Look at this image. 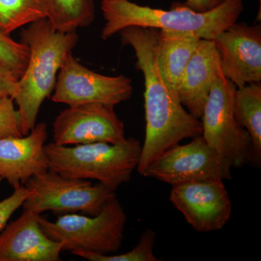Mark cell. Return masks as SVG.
<instances>
[{"mask_svg": "<svg viewBox=\"0 0 261 261\" xmlns=\"http://www.w3.org/2000/svg\"><path fill=\"white\" fill-rule=\"evenodd\" d=\"M235 118L247 130L252 140L253 163L261 162V84L255 82L237 88L234 96Z\"/></svg>", "mask_w": 261, "mask_h": 261, "instance_id": "cell-17", "label": "cell"}, {"mask_svg": "<svg viewBox=\"0 0 261 261\" xmlns=\"http://www.w3.org/2000/svg\"><path fill=\"white\" fill-rule=\"evenodd\" d=\"M236 90V86L221 73L213 84L200 120L207 143L232 168H240L253 163V152L250 135L235 118Z\"/></svg>", "mask_w": 261, "mask_h": 261, "instance_id": "cell-7", "label": "cell"}, {"mask_svg": "<svg viewBox=\"0 0 261 261\" xmlns=\"http://www.w3.org/2000/svg\"><path fill=\"white\" fill-rule=\"evenodd\" d=\"M49 170L67 178L97 180L116 191L128 183L140 163V141L126 138L117 144L96 142L73 147L44 146Z\"/></svg>", "mask_w": 261, "mask_h": 261, "instance_id": "cell-4", "label": "cell"}, {"mask_svg": "<svg viewBox=\"0 0 261 261\" xmlns=\"http://www.w3.org/2000/svg\"><path fill=\"white\" fill-rule=\"evenodd\" d=\"M47 18L59 32L88 27L95 17L93 0H47Z\"/></svg>", "mask_w": 261, "mask_h": 261, "instance_id": "cell-18", "label": "cell"}, {"mask_svg": "<svg viewBox=\"0 0 261 261\" xmlns=\"http://www.w3.org/2000/svg\"><path fill=\"white\" fill-rule=\"evenodd\" d=\"M29 59L27 44L13 40L0 29V61L11 67L20 77L23 75Z\"/></svg>", "mask_w": 261, "mask_h": 261, "instance_id": "cell-21", "label": "cell"}, {"mask_svg": "<svg viewBox=\"0 0 261 261\" xmlns=\"http://www.w3.org/2000/svg\"><path fill=\"white\" fill-rule=\"evenodd\" d=\"M21 121L13 97H0V139L23 137Z\"/></svg>", "mask_w": 261, "mask_h": 261, "instance_id": "cell-22", "label": "cell"}, {"mask_svg": "<svg viewBox=\"0 0 261 261\" xmlns=\"http://www.w3.org/2000/svg\"><path fill=\"white\" fill-rule=\"evenodd\" d=\"M47 138V125L39 123L28 135L0 139V180H7L15 190L49 171L44 149Z\"/></svg>", "mask_w": 261, "mask_h": 261, "instance_id": "cell-13", "label": "cell"}, {"mask_svg": "<svg viewBox=\"0 0 261 261\" xmlns=\"http://www.w3.org/2000/svg\"><path fill=\"white\" fill-rule=\"evenodd\" d=\"M155 240V232L153 230L149 228L141 235L138 244L126 253L104 255L78 250L72 252L71 254L89 261H157L159 259L154 254Z\"/></svg>", "mask_w": 261, "mask_h": 261, "instance_id": "cell-20", "label": "cell"}, {"mask_svg": "<svg viewBox=\"0 0 261 261\" xmlns=\"http://www.w3.org/2000/svg\"><path fill=\"white\" fill-rule=\"evenodd\" d=\"M30 195V190L21 186L15 189L14 192L8 198L0 201V231L4 228L8 220L22 205Z\"/></svg>", "mask_w": 261, "mask_h": 261, "instance_id": "cell-23", "label": "cell"}, {"mask_svg": "<svg viewBox=\"0 0 261 261\" xmlns=\"http://www.w3.org/2000/svg\"><path fill=\"white\" fill-rule=\"evenodd\" d=\"M221 70L237 88L260 82L261 25L235 23L214 39Z\"/></svg>", "mask_w": 261, "mask_h": 261, "instance_id": "cell-12", "label": "cell"}, {"mask_svg": "<svg viewBox=\"0 0 261 261\" xmlns=\"http://www.w3.org/2000/svg\"><path fill=\"white\" fill-rule=\"evenodd\" d=\"M223 0H187L183 5L199 13L208 11L221 4Z\"/></svg>", "mask_w": 261, "mask_h": 261, "instance_id": "cell-25", "label": "cell"}, {"mask_svg": "<svg viewBox=\"0 0 261 261\" xmlns=\"http://www.w3.org/2000/svg\"><path fill=\"white\" fill-rule=\"evenodd\" d=\"M114 107L100 103L68 106L53 122V142L61 146L121 142L126 139L124 124Z\"/></svg>", "mask_w": 261, "mask_h": 261, "instance_id": "cell-10", "label": "cell"}, {"mask_svg": "<svg viewBox=\"0 0 261 261\" xmlns=\"http://www.w3.org/2000/svg\"><path fill=\"white\" fill-rule=\"evenodd\" d=\"M170 200L195 231H218L231 217L232 205L224 181L208 180L173 185Z\"/></svg>", "mask_w": 261, "mask_h": 261, "instance_id": "cell-11", "label": "cell"}, {"mask_svg": "<svg viewBox=\"0 0 261 261\" xmlns=\"http://www.w3.org/2000/svg\"><path fill=\"white\" fill-rule=\"evenodd\" d=\"M221 73L214 40L201 39L176 88L181 104L195 118L200 119L213 84Z\"/></svg>", "mask_w": 261, "mask_h": 261, "instance_id": "cell-15", "label": "cell"}, {"mask_svg": "<svg viewBox=\"0 0 261 261\" xmlns=\"http://www.w3.org/2000/svg\"><path fill=\"white\" fill-rule=\"evenodd\" d=\"M243 10V0H223L216 8L202 13L182 4L163 10L129 0H102L101 10L106 23L100 37L107 40L123 29L135 27L192 33L200 39L214 40L238 21Z\"/></svg>", "mask_w": 261, "mask_h": 261, "instance_id": "cell-2", "label": "cell"}, {"mask_svg": "<svg viewBox=\"0 0 261 261\" xmlns=\"http://www.w3.org/2000/svg\"><path fill=\"white\" fill-rule=\"evenodd\" d=\"M20 35L21 42L28 46L29 59L18 81L14 101L20 113L22 134L25 136L37 124L41 106L54 90L57 74L79 37L75 31L56 30L47 18L29 24Z\"/></svg>", "mask_w": 261, "mask_h": 261, "instance_id": "cell-3", "label": "cell"}, {"mask_svg": "<svg viewBox=\"0 0 261 261\" xmlns=\"http://www.w3.org/2000/svg\"><path fill=\"white\" fill-rule=\"evenodd\" d=\"M47 16V0H0V29L8 35Z\"/></svg>", "mask_w": 261, "mask_h": 261, "instance_id": "cell-19", "label": "cell"}, {"mask_svg": "<svg viewBox=\"0 0 261 261\" xmlns=\"http://www.w3.org/2000/svg\"><path fill=\"white\" fill-rule=\"evenodd\" d=\"M200 39L192 33L159 30L158 65L165 82L176 92L184 71Z\"/></svg>", "mask_w": 261, "mask_h": 261, "instance_id": "cell-16", "label": "cell"}, {"mask_svg": "<svg viewBox=\"0 0 261 261\" xmlns=\"http://www.w3.org/2000/svg\"><path fill=\"white\" fill-rule=\"evenodd\" d=\"M231 163L207 143L202 135L190 143L175 145L152 161L142 176L173 186L188 182L231 178Z\"/></svg>", "mask_w": 261, "mask_h": 261, "instance_id": "cell-8", "label": "cell"}, {"mask_svg": "<svg viewBox=\"0 0 261 261\" xmlns=\"http://www.w3.org/2000/svg\"><path fill=\"white\" fill-rule=\"evenodd\" d=\"M159 29L128 27L120 32L123 45L135 53L136 68L145 81V138L137 171L143 175L165 150L185 139L202 135L200 119L181 104L178 94L165 82L157 59Z\"/></svg>", "mask_w": 261, "mask_h": 261, "instance_id": "cell-1", "label": "cell"}, {"mask_svg": "<svg viewBox=\"0 0 261 261\" xmlns=\"http://www.w3.org/2000/svg\"><path fill=\"white\" fill-rule=\"evenodd\" d=\"M126 221V213L116 197L97 216L65 214L55 222L39 217L42 231L63 245V252L82 250L104 255L116 253L121 249Z\"/></svg>", "mask_w": 261, "mask_h": 261, "instance_id": "cell-5", "label": "cell"}, {"mask_svg": "<svg viewBox=\"0 0 261 261\" xmlns=\"http://www.w3.org/2000/svg\"><path fill=\"white\" fill-rule=\"evenodd\" d=\"M24 187L30 190V195L22 207L39 215L51 211L57 216L78 213L97 216L116 197L114 191L101 184L64 177L50 170L29 178Z\"/></svg>", "mask_w": 261, "mask_h": 261, "instance_id": "cell-6", "label": "cell"}, {"mask_svg": "<svg viewBox=\"0 0 261 261\" xmlns=\"http://www.w3.org/2000/svg\"><path fill=\"white\" fill-rule=\"evenodd\" d=\"M20 76L11 67L0 61V97L14 99L18 91Z\"/></svg>", "mask_w": 261, "mask_h": 261, "instance_id": "cell-24", "label": "cell"}, {"mask_svg": "<svg viewBox=\"0 0 261 261\" xmlns=\"http://www.w3.org/2000/svg\"><path fill=\"white\" fill-rule=\"evenodd\" d=\"M132 93L129 78L96 73L81 64L70 51L59 70L51 99L68 106L87 103L115 106L129 99Z\"/></svg>", "mask_w": 261, "mask_h": 261, "instance_id": "cell-9", "label": "cell"}, {"mask_svg": "<svg viewBox=\"0 0 261 261\" xmlns=\"http://www.w3.org/2000/svg\"><path fill=\"white\" fill-rule=\"evenodd\" d=\"M40 215L23 210L0 233V261H59L63 245L42 231Z\"/></svg>", "mask_w": 261, "mask_h": 261, "instance_id": "cell-14", "label": "cell"}]
</instances>
